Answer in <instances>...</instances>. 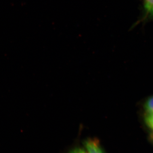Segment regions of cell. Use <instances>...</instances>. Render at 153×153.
I'll use <instances>...</instances> for the list:
<instances>
[{
  "instance_id": "5",
  "label": "cell",
  "mask_w": 153,
  "mask_h": 153,
  "mask_svg": "<svg viewBox=\"0 0 153 153\" xmlns=\"http://www.w3.org/2000/svg\"><path fill=\"white\" fill-rule=\"evenodd\" d=\"M68 153H88L85 149L80 147H76L72 149Z\"/></svg>"
},
{
  "instance_id": "3",
  "label": "cell",
  "mask_w": 153,
  "mask_h": 153,
  "mask_svg": "<svg viewBox=\"0 0 153 153\" xmlns=\"http://www.w3.org/2000/svg\"><path fill=\"white\" fill-rule=\"evenodd\" d=\"M143 107L146 112L153 113V95L150 96L146 100Z\"/></svg>"
},
{
  "instance_id": "1",
  "label": "cell",
  "mask_w": 153,
  "mask_h": 153,
  "mask_svg": "<svg viewBox=\"0 0 153 153\" xmlns=\"http://www.w3.org/2000/svg\"><path fill=\"white\" fill-rule=\"evenodd\" d=\"M82 144L88 153H106L96 138H88L83 140Z\"/></svg>"
},
{
  "instance_id": "2",
  "label": "cell",
  "mask_w": 153,
  "mask_h": 153,
  "mask_svg": "<svg viewBox=\"0 0 153 153\" xmlns=\"http://www.w3.org/2000/svg\"><path fill=\"white\" fill-rule=\"evenodd\" d=\"M144 123L151 132V137L153 140V113L146 112L143 117Z\"/></svg>"
},
{
  "instance_id": "6",
  "label": "cell",
  "mask_w": 153,
  "mask_h": 153,
  "mask_svg": "<svg viewBox=\"0 0 153 153\" xmlns=\"http://www.w3.org/2000/svg\"><path fill=\"white\" fill-rule=\"evenodd\" d=\"M150 13V14H151V16L153 17V7L152 9V10L150 11V12H149Z\"/></svg>"
},
{
  "instance_id": "4",
  "label": "cell",
  "mask_w": 153,
  "mask_h": 153,
  "mask_svg": "<svg viewBox=\"0 0 153 153\" xmlns=\"http://www.w3.org/2000/svg\"><path fill=\"white\" fill-rule=\"evenodd\" d=\"M145 10L149 12L153 7V0H143Z\"/></svg>"
}]
</instances>
